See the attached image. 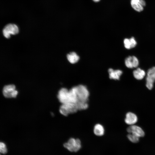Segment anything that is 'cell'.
<instances>
[{"label":"cell","instance_id":"cell-1","mask_svg":"<svg viewBox=\"0 0 155 155\" xmlns=\"http://www.w3.org/2000/svg\"><path fill=\"white\" fill-rule=\"evenodd\" d=\"M57 98L62 104L67 103H76L78 101L75 90L73 87L69 90L65 88H61L59 91Z\"/></svg>","mask_w":155,"mask_h":155},{"label":"cell","instance_id":"cell-2","mask_svg":"<svg viewBox=\"0 0 155 155\" xmlns=\"http://www.w3.org/2000/svg\"><path fill=\"white\" fill-rule=\"evenodd\" d=\"M78 101L88 102L89 96V92L85 86L80 85L75 86Z\"/></svg>","mask_w":155,"mask_h":155},{"label":"cell","instance_id":"cell-3","mask_svg":"<svg viewBox=\"0 0 155 155\" xmlns=\"http://www.w3.org/2000/svg\"><path fill=\"white\" fill-rule=\"evenodd\" d=\"M78 110L76 104L73 103L62 104L59 108L60 113L65 116L75 113Z\"/></svg>","mask_w":155,"mask_h":155},{"label":"cell","instance_id":"cell-4","mask_svg":"<svg viewBox=\"0 0 155 155\" xmlns=\"http://www.w3.org/2000/svg\"><path fill=\"white\" fill-rule=\"evenodd\" d=\"M65 148L71 152H77L81 147V141L78 139L70 138L67 142L63 144Z\"/></svg>","mask_w":155,"mask_h":155},{"label":"cell","instance_id":"cell-5","mask_svg":"<svg viewBox=\"0 0 155 155\" xmlns=\"http://www.w3.org/2000/svg\"><path fill=\"white\" fill-rule=\"evenodd\" d=\"M19 29L18 26L13 24H9L6 25L3 30V33L4 37L9 38L11 34L15 35L18 34Z\"/></svg>","mask_w":155,"mask_h":155},{"label":"cell","instance_id":"cell-6","mask_svg":"<svg viewBox=\"0 0 155 155\" xmlns=\"http://www.w3.org/2000/svg\"><path fill=\"white\" fill-rule=\"evenodd\" d=\"M146 81V87L148 89L151 90L155 82V67H153L148 70Z\"/></svg>","mask_w":155,"mask_h":155},{"label":"cell","instance_id":"cell-7","mask_svg":"<svg viewBox=\"0 0 155 155\" xmlns=\"http://www.w3.org/2000/svg\"><path fill=\"white\" fill-rule=\"evenodd\" d=\"M3 93L4 96L6 98H15L18 94V92L16 90L15 85H9L4 87Z\"/></svg>","mask_w":155,"mask_h":155},{"label":"cell","instance_id":"cell-8","mask_svg":"<svg viewBox=\"0 0 155 155\" xmlns=\"http://www.w3.org/2000/svg\"><path fill=\"white\" fill-rule=\"evenodd\" d=\"M129 133H131L139 137L144 136L145 133L143 129L140 127L134 125H130L127 129Z\"/></svg>","mask_w":155,"mask_h":155},{"label":"cell","instance_id":"cell-9","mask_svg":"<svg viewBox=\"0 0 155 155\" xmlns=\"http://www.w3.org/2000/svg\"><path fill=\"white\" fill-rule=\"evenodd\" d=\"M126 66L129 68L137 67L139 65V61L137 58L135 56H129L127 57L125 61Z\"/></svg>","mask_w":155,"mask_h":155},{"label":"cell","instance_id":"cell-10","mask_svg":"<svg viewBox=\"0 0 155 155\" xmlns=\"http://www.w3.org/2000/svg\"><path fill=\"white\" fill-rule=\"evenodd\" d=\"M137 120V116L133 113L129 112L126 114L125 121L127 125L130 126L135 125Z\"/></svg>","mask_w":155,"mask_h":155},{"label":"cell","instance_id":"cell-11","mask_svg":"<svg viewBox=\"0 0 155 155\" xmlns=\"http://www.w3.org/2000/svg\"><path fill=\"white\" fill-rule=\"evenodd\" d=\"M108 72L110 79L115 80H119L120 76L122 73V71L120 70H114L111 68L108 69Z\"/></svg>","mask_w":155,"mask_h":155},{"label":"cell","instance_id":"cell-12","mask_svg":"<svg viewBox=\"0 0 155 155\" xmlns=\"http://www.w3.org/2000/svg\"><path fill=\"white\" fill-rule=\"evenodd\" d=\"M125 47L127 49H130L134 47L137 44V42L134 37L130 38H125L123 41Z\"/></svg>","mask_w":155,"mask_h":155},{"label":"cell","instance_id":"cell-13","mask_svg":"<svg viewBox=\"0 0 155 155\" xmlns=\"http://www.w3.org/2000/svg\"><path fill=\"white\" fill-rule=\"evenodd\" d=\"M134 77L137 80H141L145 76L146 73L145 71L140 68H137L133 71Z\"/></svg>","mask_w":155,"mask_h":155},{"label":"cell","instance_id":"cell-14","mask_svg":"<svg viewBox=\"0 0 155 155\" xmlns=\"http://www.w3.org/2000/svg\"><path fill=\"white\" fill-rule=\"evenodd\" d=\"M93 131L96 135L101 136L103 135L104 133V128L102 125L97 124L94 127Z\"/></svg>","mask_w":155,"mask_h":155},{"label":"cell","instance_id":"cell-15","mask_svg":"<svg viewBox=\"0 0 155 155\" xmlns=\"http://www.w3.org/2000/svg\"><path fill=\"white\" fill-rule=\"evenodd\" d=\"M131 4L132 7L137 11L141 12L144 9V7L140 3V0H131Z\"/></svg>","mask_w":155,"mask_h":155},{"label":"cell","instance_id":"cell-16","mask_svg":"<svg viewBox=\"0 0 155 155\" xmlns=\"http://www.w3.org/2000/svg\"><path fill=\"white\" fill-rule=\"evenodd\" d=\"M67 58L68 61L72 64L77 62L79 59V56L74 52H72L67 54Z\"/></svg>","mask_w":155,"mask_h":155},{"label":"cell","instance_id":"cell-17","mask_svg":"<svg viewBox=\"0 0 155 155\" xmlns=\"http://www.w3.org/2000/svg\"><path fill=\"white\" fill-rule=\"evenodd\" d=\"M76 104L78 110H85L88 107V102L78 101Z\"/></svg>","mask_w":155,"mask_h":155},{"label":"cell","instance_id":"cell-18","mask_svg":"<svg viewBox=\"0 0 155 155\" xmlns=\"http://www.w3.org/2000/svg\"><path fill=\"white\" fill-rule=\"evenodd\" d=\"M127 137L131 142L134 143L138 142L140 138L130 133H129V134L127 135Z\"/></svg>","mask_w":155,"mask_h":155},{"label":"cell","instance_id":"cell-19","mask_svg":"<svg viewBox=\"0 0 155 155\" xmlns=\"http://www.w3.org/2000/svg\"><path fill=\"white\" fill-rule=\"evenodd\" d=\"M0 152L3 154H5L7 152V149L5 144L2 142L0 143Z\"/></svg>","mask_w":155,"mask_h":155},{"label":"cell","instance_id":"cell-20","mask_svg":"<svg viewBox=\"0 0 155 155\" xmlns=\"http://www.w3.org/2000/svg\"><path fill=\"white\" fill-rule=\"evenodd\" d=\"M140 3L144 7L146 5V3L144 0H140Z\"/></svg>","mask_w":155,"mask_h":155},{"label":"cell","instance_id":"cell-21","mask_svg":"<svg viewBox=\"0 0 155 155\" xmlns=\"http://www.w3.org/2000/svg\"><path fill=\"white\" fill-rule=\"evenodd\" d=\"M93 0L95 2H98L100 0Z\"/></svg>","mask_w":155,"mask_h":155}]
</instances>
